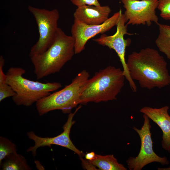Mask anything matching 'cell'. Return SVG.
Returning <instances> with one entry per match:
<instances>
[{
	"label": "cell",
	"instance_id": "14",
	"mask_svg": "<svg viewBox=\"0 0 170 170\" xmlns=\"http://www.w3.org/2000/svg\"><path fill=\"white\" fill-rule=\"evenodd\" d=\"M2 170H31L26 159L17 153L7 156L0 163Z\"/></svg>",
	"mask_w": 170,
	"mask_h": 170
},
{
	"label": "cell",
	"instance_id": "16",
	"mask_svg": "<svg viewBox=\"0 0 170 170\" xmlns=\"http://www.w3.org/2000/svg\"><path fill=\"white\" fill-rule=\"evenodd\" d=\"M159 33L155 41L159 50L170 60V26L158 23Z\"/></svg>",
	"mask_w": 170,
	"mask_h": 170
},
{
	"label": "cell",
	"instance_id": "5",
	"mask_svg": "<svg viewBox=\"0 0 170 170\" xmlns=\"http://www.w3.org/2000/svg\"><path fill=\"white\" fill-rule=\"evenodd\" d=\"M89 76L88 72L84 70L69 84L38 100L36 106L39 115L55 110H60L65 114L71 113V110L80 104L82 88Z\"/></svg>",
	"mask_w": 170,
	"mask_h": 170
},
{
	"label": "cell",
	"instance_id": "18",
	"mask_svg": "<svg viewBox=\"0 0 170 170\" xmlns=\"http://www.w3.org/2000/svg\"><path fill=\"white\" fill-rule=\"evenodd\" d=\"M157 8L162 18L170 20V0H159Z\"/></svg>",
	"mask_w": 170,
	"mask_h": 170
},
{
	"label": "cell",
	"instance_id": "1",
	"mask_svg": "<svg viewBox=\"0 0 170 170\" xmlns=\"http://www.w3.org/2000/svg\"><path fill=\"white\" fill-rule=\"evenodd\" d=\"M126 62L131 78L142 88H161L170 85L167 62L157 50L146 48L133 52Z\"/></svg>",
	"mask_w": 170,
	"mask_h": 170
},
{
	"label": "cell",
	"instance_id": "8",
	"mask_svg": "<svg viewBox=\"0 0 170 170\" xmlns=\"http://www.w3.org/2000/svg\"><path fill=\"white\" fill-rule=\"evenodd\" d=\"M126 22L124 14L121 11L116 25V32L110 36L102 34L99 38L94 39L93 41L100 45L107 46L115 51L122 63L126 79L128 82L131 90L135 92L137 90V86L130 76L125 58L126 48L130 44L131 41L128 39H125L124 36L126 34L131 35L127 32V25L125 24Z\"/></svg>",
	"mask_w": 170,
	"mask_h": 170
},
{
	"label": "cell",
	"instance_id": "21",
	"mask_svg": "<svg viewBox=\"0 0 170 170\" xmlns=\"http://www.w3.org/2000/svg\"><path fill=\"white\" fill-rule=\"evenodd\" d=\"M83 168L87 170H97L96 167L92 164L89 160L80 157Z\"/></svg>",
	"mask_w": 170,
	"mask_h": 170
},
{
	"label": "cell",
	"instance_id": "7",
	"mask_svg": "<svg viewBox=\"0 0 170 170\" xmlns=\"http://www.w3.org/2000/svg\"><path fill=\"white\" fill-rule=\"evenodd\" d=\"M143 117L144 123L141 128L139 129L135 127L133 128L139 136L141 146L137 156L130 157L126 161L128 167L130 170H141L146 165L153 162L159 163L163 165H168L169 163L166 157L160 156L154 151L150 118L144 114Z\"/></svg>",
	"mask_w": 170,
	"mask_h": 170
},
{
	"label": "cell",
	"instance_id": "10",
	"mask_svg": "<svg viewBox=\"0 0 170 170\" xmlns=\"http://www.w3.org/2000/svg\"><path fill=\"white\" fill-rule=\"evenodd\" d=\"M121 11L120 9L100 25H87L74 19L71 32L75 40V54L80 53L85 49L86 43L89 39L98 34L109 31L116 26Z\"/></svg>",
	"mask_w": 170,
	"mask_h": 170
},
{
	"label": "cell",
	"instance_id": "6",
	"mask_svg": "<svg viewBox=\"0 0 170 170\" xmlns=\"http://www.w3.org/2000/svg\"><path fill=\"white\" fill-rule=\"evenodd\" d=\"M28 9L35 19L39 33L38 40L31 49L30 57L42 53L51 44L59 28V14L56 9L49 10L29 6Z\"/></svg>",
	"mask_w": 170,
	"mask_h": 170
},
{
	"label": "cell",
	"instance_id": "13",
	"mask_svg": "<svg viewBox=\"0 0 170 170\" xmlns=\"http://www.w3.org/2000/svg\"><path fill=\"white\" fill-rule=\"evenodd\" d=\"M111 12L108 6L86 5L77 7L74 19L87 25L101 24L109 18Z\"/></svg>",
	"mask_w": 170,
	"mask_h": 170
},
{
	"label": "cell",
	"instance_id": "17",
	"mask_svg": "<svg viewBox=\"0 0 170 170\" xmlns=\"http://www.w3.org/2000/svg\"><path fill=\"white\" fill-rule=\"evenodd\" d=\"M17 153L16 145L8 138L0 137V163L7 156Z\"/></svg>",
	"mask_w": 170,
	"mask_h": 170
},
{
	"label": "cell",
	"instance_id": "11",
	"mask_svg": "<svg viewBox=\"0 0 170 170\" xmlns=\"http://www.w3.org/2000/svg\"><path fill=\"white\" fill-rule=\"evenodd\" d=\"M81 107V106H79L74 112L69 114L67 121L63 126V131L58 135L53 137H42L37 135L32 131L28 132L27 134V136L34 142L35 144L33 146L28 148L26 151L31 152L35 157L39 148L45 146L50 147L52 145H57L72 150L80 157L83 156L84 155L83 152L75 146L70 138L71 130L75 123V121L73 120V117Z\"/></svg>",
	"mask_w": 170,
	"mask_h": 170
},
{
	"label": "cell",
	"instance_id": "20",
	"mask_svg": "<svg viewBox=\"0 0 170 170\" xmlns=\"http://www.w3.org/2000/svg\"><path fill=\"white\" fill-rule=\"evenodd\" d=\"M74 5L79 7L84 5L100 6L98 0H70Z\"/></svg>",
	"mask_w": 170,
	"mask_h": 170
},
{
	"label": "cell",
	"instance_id": "9",
	"mask_svg": "<svg viewBox=\"0 0 170 170\" xmlns=\"http://www.w3.org/2000/svg\"><path fill=\"white\" fill-rule=\"evenodd\" d=\"M125 9L124 14L127 25H151L157 24L159 18L156 14L159 0H121Z\"/></svg>",
	"mask_w": 170,
	"mask_h": 170
},
{
	"label": "cell",
	"instance_id": "12",
	"mask_svg": "<svg viewBox=\"0 0 170 170\" xmlns=\"http://www.w3.org/2000/svg\"><path fill=\"white\" fill-rule=\"evenodd\" d=\"M169 109L167 105L158 108L145 106L141 108L140 111L160 127L163 133L161 142L162 147L170 153V116L168 112Z\"/></svg>",
	"mask_w": 170,
	"mask_h": 170
},
{
	"label": "cell",
	"instance_id": "3",
	"mask_svg": "<svg viewBox=\"0 0 170 170\" xmlns=\"http://www.w3.org/2000/svg\"><path fill=\"white\" fill-rule=\"evenodd\" d=\"M74 47L73 37L59 27L48 48L41 54L30 57L37 78L41 79L59 72L75 54Z\"/></svg>",
	"mask_w": 170,
	"mask_h": 170
},
{
	"label": "cell",
	"instance_id": "19",
	"mask_svg": "<svg viewBox=\"0 0 170 170\" xmlns=\"http://www.w3.org/2000/svg\"><path fill=\"white\" fill-rule=\"evenodd\" d=\"M15 93L10 86L6 83L0 84V102L5 99L14 96Z\"/></svg>",
	"mask_w": 170,
	"mask_h": 170
},
{
	"label": "cell",
	"instance_id": "15",
	"mask_svg": "<svg viewBox=\"0 0 170 170\" xmlns=\"http://www.w3.org/2000/svg\"><path fill=\"white\" fill-rule=\"evenodd\" d=\"M90 162L101 170H127L123 164L118 162L113 155H101L96 154L94 159Z\"/></svg>",
	"mask_w": 170,
	"mask_h": 170
},
{
	"label": "cell",
	"instance_id": "4",
	"mask_svg": "<svg viewBox=\"0 0 170 170\" xmlns=\"http://www.w3.org/2000/svg\"><path fill=\"white\" fill-rule=\"evenodd\" d=\"M25 72L22 68L12 67L6 74V83L15 92L12 98L18 106H31L62 87L59 82L43 83L26 78L23 76Z\"/></svg>",
	"mask_w": 170,
	"mask_h": 170
},
{
	"label": "cell",
	"instance_id": "22",
	"mask_svg": "<svg viewBox=\"0 0 170 170\" xmlns=\"http://www.w3.org/2000/svg\"><path fill=\"white\" fill-rule=\"evenodd\" d=\"M96 154L94 152H91L87 153L85 156L86 159L91 161L94 158Z\"/></svg>",
	"mask_w": 170,
	"mask_h": 170
},
{
	"label": "cell",
	"instance_id": "23",
	"mask_svg": "<svg viewBox=\"0 0 170 170\" xmlns=\"http://www.w3.org/2000/svg\"><path fill=\"white\" fill-rule=\"evenodd\" d=\"M158 170H170V167H167L161 168L158 167Z\"/></svg>",
	"mask_w": 170,
	"mask_h": 170
},
{
	"label": "cell",
	"instance_id": "2",
	"mask_svg": "<svg viewBox=\"0 0 170 170\" xmlns=\"http://www.w3.org/2000/svg\"><path fill=\"white\" fill-rule=\"evenodd\" d=\"M126 79L123 70L109 66L96 72L82 86L80 104L99 103L116 99Z\"/></svg>",
	"mask_w": 170,
	"mask_h": 170
}]
</instances>
